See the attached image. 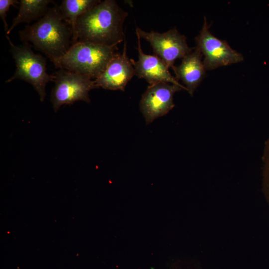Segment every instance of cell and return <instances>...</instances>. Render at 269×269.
<instances>
[{"label": "cell", "instance_id": "6da1fadb", "mask_svg": "<svg viewBox=\"0 0 269 269\" xmlns=\"http://www.w3.org/2000/svg\"><path fill=\"white\" fill-rule=\"evenodd\" d=\"M127 15L115 0L101 1L78 18L76 42L117 46L125 38L123 24Z\"/></svg>", "mask_w": 269, "mask_h": 269}, {"label": "cell", "instance_id": "7a4b0ae2", "mask_svg": "<svg viewBox=\"0 0 269 269\" xmlns=\"http://www.w3.org/2000/svg\"><path fill=\"white\" fill-rule=\"evenodd\" d=\"M21 39L30 42L53 62L69 49L72 31L62 18L59 7H49L45 14L35 23L19 32Z\"/></svg>", "mask_w": 269, "mask_h": 269}, {"label": "cell", "instance_id": "3957f363", "mask_svg": "<svg viewBox=\"0 0 269 269\" xmlns=\"http://www.w3.org/2000/svg\"><path fill=\"white\" fill-rule=\"evenodd\" d=\"M116 49V46L78 41L53 63L57 68L78 73L94 80L105 70Z\"/></svg>", "mask_w": 269, "mask_h": 269}, {"label": "cell", "instance_id": "277c9868", "mask_svg": "<svg viewBox=\"0 0 269 269\" xmlns=\"http://www.w3.org/2000/svg\"><path fill=\"white\" fill-rule=\"evenodd\" d=\"M6 38L10 45V52L15 62L16 70L14 75L5 82L20 79L29 83L43 102L46 96L45 87L47 83L54 80V75H49L47 72L46 59L40 54L34 53L27 43L18 46L12 42L8 36Z\"/></svg>", "mask_w": 269, "mask_h": 269}, {"label": "cell", "instance_id": "5b68a950", "mask_svg": "<svg viewBox=\"0 0 269 269\" xmlns=\"http://www.w3.org/2000/svg\"><path fill=\"white\" fill-rule=\"evenodd\" d=\"M53 81L51 101L55 112L64 104H72L79 100L90 103L89 92L97 88L89 77L63 69L55 72Z\"/></svg>", "mask_w": 269, "mask_h": 269}, {"label": "cell", "instance_id": "8992f818", "mask_svg": "<svg viewBox=\"0 0 269 269\" xmlns=\"http://www.w3.org/2000/svg\"><path fill=\"white\" fill-rule=\"evenodd\" d=\"M206 18L202 28L195 38L196 48L204 55L203 63L206 70L239 63L244 60L240 53L232 49L228 43L214 36L209 30Z\"/></svg>", "mask_w": 269, "mask_h": 269}, {"label": "cell", "instance_id": "52a82bcc", "mask_svg": "<svg viewBox=\"0 0 269 269\" xmlns=\"http://www.w3.org/2000/svg\"><path fill=\"white\" fill-rule=\"evenodd\" d=\"M136 33L150 43L155 55L169 68H172L177 59H182L194 48L189 47L186 37L175 28L161 33L154 31L146 32L136 27Z\"/></svg>", "mask_w": 269, "mask_h": 269}, {"label": "cell", "instance_id": "ba28073f", "mask_svg": "<svg viewBox=\"0 0 269 269\" xmlns=\"http://www.w3.org/2000/svg\"><path fill=\"white\" fill-rule=\"evenodd\" d=\"M184 90L182 87L168 83L149 85L143 94L139 107L147 125L166 115L175 106L174 94Z\"/></svg>", "mask_w": 269, "mask_h": 269}, {"label": "cell", "instance_id": "9c48e42d", "mask_svg": "<svg viewBox=\"0 0 269 269\" xmlns=\"http://www.w3.org/2000/svg\"><path fill=\"white\" fill-rule=\"evenodd\" d=\"M138 60L130 59L134 69L135 75L144 79L149 85L164 82L178 85L184 90L186 87L180 84L175 77L171 75L166 64L156 55L145 54L142 50L140 36L137 34Z\"/></svg>", "mask_w": 269, "mask_h": 269}, {"label": "cell", "instance_id": "30bf717a", "mask_svg": "<svg viewBox=\"0 0 269 269\" xmlns=\"http://www.w3.org/2000/svg\"><path fill=\"white\" fill-rule=\"evenodd\" d=\"M134 75V69L127 55L125 41L122 52L115 53L102 74L94 81L97 88L123 91Z\"/></svg>", "mask_w": 269, "mask_h": 269}, {"label": "cell", "instance_id": "8fae6325", "mask_svg": "<svg viewBox=\"0 0 269 269\" xmlns=\"http://www.w3.org/2000/svg\"><path fill=\"white\" fill-rule=\"evenodd\" d=\"M203 55L196 47L182 59L178 66L172 68L175 74V78L179 81L181 80L185 85L189 94L193 96L196 89L199 86L206 74Z\"/></svg>", "mask_w": 269, "mask_h": 269}, {"label": "cell", "instance_id": "7c38bea8", "mask_svg": "<svg viewBox=\"0 0 269 269\" xmlns=\"http://www.w3.org/2000/svg\"><path fill=\"white\" fill-rule=\"evenodd\" d=\"M51 3H54V1L51 0H20L17 15L13 19L6 34H9L21 23H30L37 19H39L45 14Z\"/></svg>", "mask_w": 269, "mask_h": 269}, {"label": "cell", "instance_id": "4fadbf2b", "mask_svg": "<svg viewBox=\"0 0 269 269\" xmlns=\"http://www.w3.org/2000/svg\"><path fill=\"white\" fill-rule=\"evenodd\" d=\"M100 0H63L59 6L60 14L71 26L72 44L76 43V26L78 18L99 3Z\"/></svg>", "mask_w": 269, "mask_h": 269}, {"label": "cell", "instance_id": "5bb4252c", "mask_svg": "<svg viewBox=\"0 0 269 269\" xmlns=\"http://www.w3.org/2000/svg\"><path fill=\"white\" fill-rule=\"evenodd\" d=\"M262 159L263 162L262 190L269 205V137L265 144Z\"/></svg>", "mask_w": 269, "mask_h": 269}, {"label": "cell", "instance_id": "9a60e30c", "mask_svg": "<svg viewBox=\"0 0 269 269\" xmlns=\"http://www.w3.org/2000/svg\"><path fill=\"white\" fill-rule=\"evenodd\" d=\"M18 3L19 4V2L16 0H0V16L4 23L6 32L9 29L6 20L7 12L11 6H15L16 4Z\"/></svg>", "mask_w": 269, "mask_h": 269}]
</instances>
